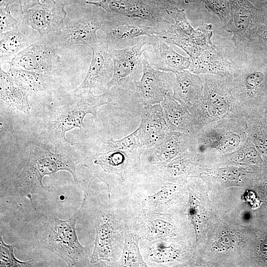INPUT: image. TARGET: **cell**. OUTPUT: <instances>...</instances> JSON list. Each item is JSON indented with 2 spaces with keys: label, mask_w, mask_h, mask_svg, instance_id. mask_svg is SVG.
Wrapping results in <instances>:
<instances>
[{
  "label": "cell",
  "mask_w": 267,
  "mask_h": 267,
  "mask_svg": "<svg viewBox=\"0 0 267 267\" xmlns=\"http://www.w3.org/2000/svg\"><path fill=\"white\" fill-rule=\"evenodd\" d=\"M90 48L92 54L89 69L84 81L75 91L83 89L91 90L108 81L109 77L112 78L109 68L111 49L108 44L106 42L98 41Z\"/></svg>",
  "instance_id": "9a60e30c"
},
{
  "label": "cell",
  "mask_w": 267,
  "mask_h": 267,
  "mask_svg": "<svg viewBox=\"0 0 267 267\" xmlns=\"http://www.w3.org/2000/svg\"><path fill=\"white\" fill-rule=\"evenodd\" d=\"M200 1L207 10L218 16L222 22H228L230 18V6L227 0H184L186 3Z\"/></svg>",
  "instance_id": "83f0119b"
},
{
  "label": "cell",
  "mask_w": 267,
  "mask_h": 267,
  "mask_svg": "<svg viewBox=\"0 0 267 267\" xmlns=\"http://www.w3.org/2000/svg\"><path fill=\"white\" fill-rule=\"evenodd\" d=\"M174 191L175 188L173 186H165L156 193L148 196V199L153 203H159L169 198L172 195Z\"/></svg>",
  "instance_id": "1f68e13d"
},
{
  "label": "cell",
  "mask_w": 267,
  "mask_h": 267,
  "mask_svg": "<svg viewBox=\"0 0 267 267\" xmlns=\"http://www.w3.org/2000/svg\"><path fill=\"white\" fill-rule=\"evenodd\" d=\"M80 208L71 218L62 220H49L42 236V247L50 250L63 260L69 267L81 266L87 259L88 249L80 243L75 224Z\"/></svg>",
  "instance_id": "7a4b0ae2"
},
{
  "label": "cell",
  "mask_w": 267,
  "mask_h": 267,
  "mask_svg": "<svg viewBox=\"0 0 267 267\" xmlns=\"http://www.w3.org/2000/svg\"><path fill=\"white\" fill-rule=\"evenodd\" d=\"M0 267H29L31 266L33 260L27 262H21L15 258L13 250L14 245H7L0 238Z\"/></svg>",
  "instance_id": "f1b7e54d"
},
{
  "label": "cell",
  "mask_w": 267,
  "mask_h": 267,
  "mask_svg": "<svg viewBox=\"0 0 267 267\" xmlns=\"http://www.w3.org/2000/svg\"><path fill=\"white\" fill-rule=\"evenodd\" d=\"M166 11L173 18L175 23L167 30L160 31L157 37L166 42L179 46L190 58L195 57L203 51L194 44L196 29L192 27L186 18L184 10L179 9L174 5Z\"/></svg>",
  "instance_id": "8fae6325"
},
{
  "label": "cell",
  "mask_w": 267,
  "mask_h": 267,
  "mask_svg": "<svg viewBox=\"0 0 267 267\" xmlns=\"http://www.w3.org/2000/svg\"><path fill=\"white\" fill-rule=\"evenodd\" d=\"M79 162L57 153H52L44 146L36 145L30 149L29 155L21 173L13 178V187L15 193L26 196L31 201V195L46 189L42 179L45 176H52L58 171H67L77 182L76 166Z\"/></svg>",
  "instance_id": "6da1fadb"
},
{
  "label": "cell",
  "mask_w": 267,
  "mask_h": 267,
  "mask_svg": "<svg viewBox=\"0 0 267 267\" xmlns=\"http://www.w3.org/2000/svg\"><path fill=\"white\" fill-rule=\"evenodd\" d=\"M249 45L256 59L267 64V18L252 35Z\"/></svg>",
  "instance_id": "d4e9b609"
},
{
  "label": "cell",
  "mask_w": 267,
  "mask_h": 267,
  "mask_svg": "<svg viewBox=\"0 0 267 267\" xmlns=\"http://www.w3.org/2000/svg\"><path fill=\"white\" fill-rule=\"evenodd\" d=\"M64 6L60 0H44L26 11L22 23L37 31L41 38L50 33L55 34L63 26L66 16Z\"/></svg>",
  "instance_id": "52a82bcc"
},
{
  "label": "cell",
  "mask_w": 267,
  "mask_h": 267,
  "mask_svg": "<svg viewBox=\"0 0 267 267\" xmlns=\"http://www.w3.org/2000/svg\"><path fill=\"white\" fill-rule=\"evenodd\" d=\"M0 33H2L11 30L20 25L21 23L16 20L12 15L10 8H0Z\"/></svg>",
  "instance_id": "4dcf8cb0"
},
{
  "label": "cell",
  "mask_w": 267,
  "mask_h": 267,
  "mask_svg": "<svg viewBox=\"0 0 267 267\" xmlns=\"http://www.w3.org/2000/svg\"><path fill=\"white\" fill-rule=\"evenodd\" d=\"M29 93L17 86L11 76L0 69V100L9 107L28 113Z\"/></svg>",
  "instance_id": "d6986e66"
},
{
  "label": "cell",
  "mask_w": 267,
  "mask_h": 267,
  "mask_svg": "<svg viewBox=\"0 0 267 267\" xmlns=\"http://www.w3.org/2000/svg\"><path fill=\"white\" fill-rule=\"evenodd\" d=\"M187 141L185 134L173 131L162 142L152 147V161L160 163L169 161L188 146Z\"/></svg>",
  "instance_id": "44dd1931"
},
{
  "label": "cell",
  "mask_w": 267,
  "mask_h": 267,
  "mask_svg": "<svg viewBox=\"0 0 267 267\" xmlns=\"http://www.w3.org/2000/svg\"><path fill=\"white\" fill-rule=\"evenodd\" d=\"M110 98L108 90L95 95L89 89L74 95L59 106L54 114L51 127L56 137L71 143L65 137L66 133L75 128H84L85 116L90 114L96 118L98 109L107 104Z\"/></svg>",
  "instance_id": "3957f363"
},
{
  "label": "cell",
  "mask_w": 267,
  "mask_h": 267,
  "mask_svg": "<svg viewBox=\"0 0 267 267\" xmlns=\"http://www.w3.org/2000/svg\"><path fill=\"white\" fill-rule=\"evenodd\" d=\"M261 106L267 117V98L263 101Z\"/></svg>",
  "instance_id": "f35d334b"
},
{
  "label": "cell",
  "mask_w": 267,
  "mask_h": 267,
  "mask_svg": "<svg viewBox=\"0 0 267 267\" xmlns=\"http://www.w3.org/2000/svg\"><path fill=\"white\" fill-rule=\"evenodd\" d=\"M175 75L173 97L192 114L195 115L203 96V85L199 76L185 70Z\"/></svg>",
  "instance_id": "5bb4252c"
},
{
  "label": "cell",
  "mask_w": 267,
  "mask_h": 267,
  "mask_svg": "<svg viewBox=\"0 0 267 267\" xmlns=\"http://www.w3.org/2000/svg\"><path fill=\"white\" fill-rule=\"evenodd\" d=\"M123 264L127 267H144L146 264L142 260L136 242L134 240H129L125 246Z\"/></svg>",
  "instance_id": "f546056e"
},
{
  "label": "cell",
  "mask_w": 267,
  "mask_h": 267,
  "mask_svg": "<svg viewBox=\"0 0 267 267\" xmlns=\"http://www.w3.org/2000/svg\"><path fill=\"white\" fill-rule=\"evenodd\" d=\"M138 136L143 148H152L165 139L173 132L165 117L161 104L144 105Z\"/></svg>",
  "instance_id": "30bf717a"
},
{
  "label": "cell",
  "mask_w": 267,
  "mask_h": 267,
  "mask_svg": "<svg viewBox=\"0 0 267 267\" xmlns=\"http://www.w3.org/2000/svg\"><path fill=\"white\" fill-rule=\"evenodd\" d=\"M95 159L94 163L99 165L107 173L119 174L126 160L124 153L116 150H107Z\"/></svg>",
  "instance_id": "484cf974"
},
{
  "label": "cell",
  "mask_w": 267,
  "mask_h": 267,
  "mask_svg": "<svg viewBox=\"0 0 267 267\" xmlns=\"http://www.w3.org/2000/svg\"><path fill=\"white\" fill-rule=\"evenodd\" d=\"M259 249L263 259L267 261V236L260 243Z\"/></svg>",
  "instance_id": "d590c367"
},
{
  "label": "cell",
  "mask_w": 267,
  "mask_h": 267,
  "mask_svg": "<svg viewBox=\"0 0 267 267\" xmlns=\"http://www.w3.org/2000/svg\"><path fill=\"white\" fill-rule=\"evenodd\" d=\"M18 4L20 6V0H0V8H10V6L14 4Z\"/></svg>",
  "instance_id": "8d00e7d4"
},
{
  "label": "cell",
  "mask_w": 267,
  "mask_h": 267,
  "mask_svg": "<svg viewBox=\"0 0 267 267\" xmlns=\"http://www.w3.org/2000/svg\"><path fill=\"white\" fill-rule=\"evenodd\" d=\"M7 72L13 79L14 83L26 90L29 94L41 91L46 86L45 78L47 75L44 74L13 66H10Z\"/></svg>",
  "instance_id": "7402d4cb"
},
{
  "label": "cell",
  "mask_w": 267,
  "mask_h": 267,
  "mask_svg": "<svg viewBox=\"0 0 267 267\" xmlns=\"http://www.w3.org/2000/svg\"><path fill=\"white\" fill-rule=\"evenodd\" d=\"M88 4L101 7L109 13L119 14L131 18H138L152 22L163 20L161 10H166L171 6H165L158 0H100L89 1L82 0Z\"/></svg>",
  "instance_id": "ba28073f"
},
{
  "label": "cell",
  "mask_w": 267,
  "mask_h": 267,
  "mask_svg": "<svg viewBox=\"0 0 267 267\" xmlns=\"http://www.w3.org/2000/svg\"><path fill=\"white\" fill-rule=\"evenodd\" d=\"M146 44L145 41H143L129 47L111 50L113 72L107 84L108 89L114 87L135 85L140 73L141 55L147 49L145 47Z\"/></svg>",
  "instance_id": "5b68a950"
},
{
  "label": "cell",
  "mask_w": 267,
  "mask_h": 267,
  "mask_svg": "<svg viewBox=\"0 0 267 267\" xmlns=\"http://www.w3.org/2000/svg\"><path fill=\"white\" fill-rule=\"evenodd\" d=\"M41 0H20V7L22 13L33 7L41 4Z\"/></svg>",
  "instance_id": "e575fe53"
},
{
  "label": "cell",
  "mask_w": 267,
  "mask_h": 267,
  "mask_svg": "<svg viewBox=\"0 0 267 267\" xmlns=\"http://www.w3.org/2000/svg\"><path fill=\"white\" fill-rule=\"evenodd\" d=\"M238 242L237 237L233 235H226L222 237L217 243L218 247L221 250L227 249L235 245Z\"/></svg>",
  "instance_id": "d6a6232c"
},
{
  "label": "cell",
  "mask_w": 267,
  "mask_h": 267,
  "mask_svg": "<svg viewBox=\"0 0 267 267\" xmlns=\"http://www.w3.org/2000/svg\"><path fill=\"white\" fill-rule=\"evenodd\" d=\"M32 27L21 23L18 27L0 33V59L14 55L40 40Z\"/></svg>",
  "instance_id": "e0dca14e"
},
{
  "label": "cell",
  "mask_w": 267,
  "mask_h": 267,
  "mask_svg": "<svg viewBox=\"0 0 267 267\" xmlns=\"http://www.w3.org/2000/svg\"><path fill=\"white\" fill-rule=\"evenodd\" d=\"M100 28L106 34V42L109 46L113 43L142 36H158L160 32L153 27L129 23H114L111 21L103 22Z\"/></svg>",
  "instance_id": "ac0fdd59"
},
{
  "label": "cell",
  "mask_w": 267,
  "mask_h": 267,
  "mask_svg": "<svg viewBox=\"0 0 267 267\" xmlns=\"http://www.w3.org/2000/svg\"><path fill=\"white\" fill-rule=\"evenodd\" d=\"M96 235L94 244V250L91 256L90 262L95 263L99 260H108L111 254L110 239L112 226L110 220L107 217H102L95 226Z\"/></svg>",
  "instance_id": "603a6c76"
},
{
  "label": "cell",
  "mask_w": 267,
  "mask_h": 267,
  "mask_svg": "<svg viewBox=\"0 0 267 267\" xmlns=\"http://www.w3.org/2000/svg\"><path fill=\"white\" fill-rule=\"evenodd\" d=\"M107 150H116L123 153L133 152L138 147H142L138 134V129L130 134L118 140L111 138L107 142Z\"/></svg>",
  "instance_id": "4316f807"
},
{
  "label": "cell",
  "mask_w": 267,
  "mask_h": 267,
  "mask_svg": "<svg viewBox=\"0 0 267 267\" xmlns=\"http://www.w3.org/2000/svg\"><path fill=\"white\" fill-rule=\"evenodd\" d=\"M102 23L85 19L72 21L55 33V44L62 45L80 44L90 47L98 41L97 31Z\"/></svg>",
  "instance_id": "7c38bea8"
},
{
  "label": "cell",
  "mask_w": 267,
  "mask_h": 267,
  "mask_svg": "<svg viewBox=\"0 0 267 267\" xmlns=\"http://www.w3.org/2000/svg\"><path fill=\"white\" fill-rule=\"evenodd\" d=\"M253 126V142L262 154L267 157V117L262 108L255 117Z\"/></svg>",
  "instance_id": "cb8c5ba5"
},
{
  "label": "cell",
  "mask_w": 267,
  "mask_h": 267,
  "mask_svg": "<svg viewBox=\"0 0 267 267\" xmlns=\"http://www.w3.org/2000/svg\"><path fill=\"white\" fill-rule=\"evenodd\" d=\"M150 45L149 63L155 69L176 73L189 68L190 58L177 52L161 38L150 37Z\"/></svg>",
  "instance_id": "4fadbf2b"
},
{
  "label": "cell",
  "mask_w": 267,
  "mask_h": 267,
  "mask_svg": "<svg viewBox=\"0 0 267 267\" xmlns=\"http://www.w3.org/2000/svg\"><path fill=\"white\" fill-rule=\"evenodd\" d=\"M230 18L226 30L232 34L237 47L248 46L252 35L267 18V11L249 0H229Z\"/></svg>",
  "instance_id": "277c9868"
},
{
  "label": "cell",
  "mask_w": 267,
  "mask_h": 267,
  "mask_svg": "<svg viewBox=\"0 0 267 267\" xmlns=\"http://www.w3.org/2000/svg\"><path fill=\"white\" fill-rule=\"evenodd\" d=\"M141 77L135 84L137 95L144 105L160 103L170 92L168 73L154 68L146 59H142Z\"/></svg>",
  "instance_id": "9c48e42d"
},
{
  "label": "cell",
  "mask_w": 267,
  "mask_h": 267,
  "mask_svg": "<svg viewBox=\"0 0 267 267\" xmlns=\"http://www.w3.org/2000/svg\"><path fill=\"white\" fill-rule=\"evenodd\" d=\"M166 120L171 129L188 131L192 120L188 110L168 93L160 103Z\"/></svg>",
  "instance_id": "ffe728a7"
},
{
  "label": "cell",
  "mask_w": 267,
  "mask_h": 267,
  "mask_svg": "<svg viewBox=\"0 0 267 267\" xmlns=\"http://www.w3.org/2000/svg\"><path fill=\"white\" fill-rule=\"evenodd\" d=\"M169 224L162 221H155L154 226V229L157 231V233L159 235H168L172 233V229Z\"/></svg>",
  "instance_id": "836d02e7"
},
{
  "label": "cell",
  "mask_w": 267,
  "mask_h": 267,
  "mask_svg": "<svg viewBox=\"0 0 267 267\" xmlns=\"http://www.w3.org/2000/svg\"><path fill=\"white\" fill-rule=\"evenodd\" d=\"M60 61L53 46L41 38L16 54L9 63L10 66L47 75L60 67Z\"/></svg>",
  "instance_id": "8992f818"
},
{
  "label": "cell",
  "mask_w": 267,
  "mask_h": 267,
  "mask_svg": "<svg viewBox=\"0 0 267 267\" xmlns=\"http://www.w3.org/2000/svg\"><path fill=\"white\" fill-rule=\"evenodd\" d=\"M256 2L260 6L267 11V0H255Z\"/></svg>",
  "instance_id": "74e56055"
},
{
  "label": "cell",
  "mask_w": 267,
  "mask_h": 267,
  "mask_svg": "<svg viewBox=\"0 0 267 267\" xmlns=\"http://www.w3.org/2000/svg\"><path fill=\"white\" fill-rule=\"evenodd\" d=\"M189 71L195 74H213L220 76L229 74L231 63L214 45L191 59Z\"/></svg>",
  "instance_id": "2e32d148"
}]
</instances>
